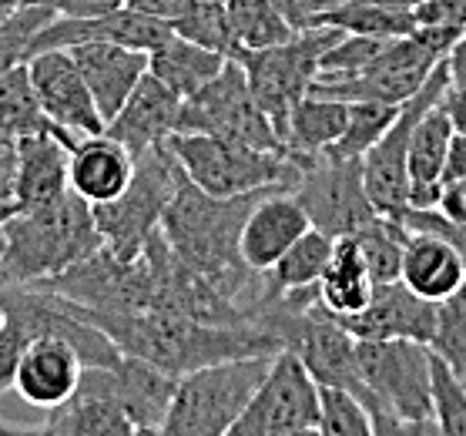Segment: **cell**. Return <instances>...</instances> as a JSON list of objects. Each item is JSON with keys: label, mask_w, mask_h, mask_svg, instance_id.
Returning <instances> with one entry per match:
<instances>
[{"label": "cell", "mask_w": 466, "mask_h": 436, "mask_svg": "<svg viewBox=\"0 0 466 436\" xmlns=\"http://www.w3.org/2000/svg\"><path fill=\"white\" fill-rule=\"evenodd\" d=\"M272 188L276 185L218 198V195L202 192L188 178H181L178 192L168 202L158 225V232L165 235L171 252L185 266L202 272L205 279H212L215 286L248 316V322H255V309L262 299V272H252L245 266L242 252H238V238H242V225L255 208V202Z\"/></svg>", "instance_id": "obj_1"}, {"label": "cell", "mask_w": 466, "mask_h": 436, "mask_svg": "<svg viewBox=\"0 0 466 436\" xmlns=\"http://www.w3.org/2000/svg\"><path fill=\"white\" fill-rule=\"evenodd\" d=\"M67 306L97 330L111 336L125 356H138L165 370L168 376H185L212 362L238 360V356H272L282 350L276 332L262 330L255 322L245 326H212L191 319L175 309H135V312H97L67 299Z\"/></svg>", "instance_id": "obj_2"}, {"label": "cell", "mask_w": 466, "mask_h": 436, "mask_svg": "<svg viewBox=\"0 0 466 436\" xmlns=\"http://www.w3.org/2000/svg\"><path fill=\"white\" fill-rule=\"evenodd\" d=\"M101 245L105 238L97 232L95 208L75 192L41 208L11 212L0 222L4 286H31L37 279L57 276Z\"/></svg>", "instance_id": "obj_3"}, {"label": "cell", "mask_w": 466, "mask_h": 436, "mask_svg": "<svg viewBox=\"0 0 466 436\" xmlns=\"http://www.w3.org/2000/svg\"><path fill=\"white\" fill-rule=\"evenodd\" d=\"M356 356L376 433H440L430 342L356 340Z\"/></svg>", "instance_id": "obj_4"}, {"label": "cell", "mask_w": 466, "mask_h": 436, "mask_svg": "<svg viewBox=\"0 0 466 436\" xmlns=\"http://www.w3.org/2000/svg\"><path fill=\"white\" fill-rule=\"evenodd\" d=\"M165 148L175 155L191 185L218 198L268 188V185L296 188L299 171H302V158L296 155L265 151L248 141L202 135V131H175L165 138Z\"/></svg>", "instance_id": "obj_5"}, {"label": "cell", "mask_w": 466, "mask_h": 436, "mask_svg": "<svg viewBox=\"0 0 466 436\" xmlns=\"http://www.w3.org/2000/svg\"><path fill=\"white\" fill-rule=\"evenodd\" d=\"M276 356V352H272ZM272 356H238L178 376L161 436H228L268 372Z\"/></svg>", "instance_id": "obj_6"}, {"label": "cell", "mask_w": 466, "mask_h": 436, "mask_svg": "<svg viewBox=\"0 0 466 436\" xmlns=\"http://www.w3.org/2000/svg\"><path fill=\"white\" fill-rule=\"evenodd\" d=\"M185 171L175 161L165 141L148 148L145 155L135 158V175L127 181V188L111 202L91 205L95 208L97 232L105 245L121 259L141 256V248L148 242L151 232H158L161 215L168 202L178 192Z\"/></svg>", "instance_id": "obj_7"}, {"label": "cell", "mask_w": 466, "mask_h": 436, "mask_svg": "<svg viewBox=\"0 0 466 436\" xmlns=\"http://www.w3.org/2000/svg\"><path fill=\"white\" fill-rule=\"evenodd\" d=\"M339 27H306L296 31L286 44L265 47V51H242L235 61L245 67L248 87H252L255 101L279 131V138L286 141V125L292 107L309 95L312 81L319 77V61L322 54L339 41Z\"/></svg>", "instance_id": "obj_8"}, {"label": "cell", "mask_w": 466, "mask_h": 436, "mask_svg": "<svg viewBox=\"0 0 466 436\" xmlns=\"http://www.w3.org/2000/svg\"><path fill=\"white\" fill-rule=\"evenodd\" d=\"M31 286L97 312H135L158 302V276L151 259L145 252L135 259H121L107 245L77 259L75 266H67L57 276L37 279Z\"/></svg>", "instance_id": "obj_9"}, {"label": "cell", "mask_w": 466, "mask_h": 436, "mask_svg": "<svg viewBox=\"0 0 466 436\" xmlns=\"http://www.w3.org/2000/svg\"><path fill=\"white\" fill-rule=\"evenodd\" d=\"M228 436H319V383L292 350H279Z\"/></svg>", "instance_id": "obj_10"}, {"label": "cell", "mask_w": 466, "mask_h": 436, "mask_svg": "<svg viewBox=\"0 0 466 436\" xmlns=\"http://www.w3.org/2000/svg\"><path fill=\"white\" fill-rule=\"evenodd\" d=\"M178 131H202V135H222V138L248 141L255 148L265 151H292L286 148V141L279 138V131L272 128V121L265 117V111L255 101L245 67L238 61H225V67L208 81V85L181 101L178 115Z\"/></svg>", "instance_id": "obj_11"}, {"label": "cell", "mask_w": 466, "mask_h": 436, "mask_svg": "<svg viewBox=\"0 0 466 436\" xmlns=\"http://www.w3.org/2000/svg\"><path fill=\"white\" fill-rule=\"evenodd\" d=\"M296 198L306 208L309 222L332 238L356 235L376 218V205L366 192L362 158H302L296 181Z\"/></svg>", "instance_id": "obj_12"}, {"label": "cell", "mask_w": 466, "mask_h": 436, "mask_svg": "<svg viewBox=\"0 0 466 436\" xmlns=\"http://www.w3.org/2000/svg\"><path fill=\"white\" fill-rule=\"evenodd\" d=\"M443 61V54L433 51L420 34H406L386 47V51L362 67L356 75H336V77H316L312 95L339 97V101H390L403 105L430 81L436 65Z\"/></svg>", "instance_id": "obj_13"}, {"label": "cell", "mask_w": 466, "mask_h": 436, "mask_svg": "<svg viewBox=\"0 0 466 436\" xmlns=\"http://www.w3.org/2000/svg\"><path fill=\"white\" fill-rule=\"evenodd\" d=\"M450 85L446 65L440 61L436 71L430 75L420 91L410 101H403L396 121L390 131L362 155V178H366V192L380 215H400L410 208V171H406V151H410V135H413L416 121L440 101L443 87Z\"/></svg>", "instance_id": "obj_14"}, {"label": "cell", "mask_w": 466, "mask_h": 436, "mask_svg": "<svg viewBox=\"0 0 466 436\" xmlns=\"http://www.w3.org/2000/svg\"><path fill=\"white\" fill-rule=\"evenodd\" d=\"M34 91L41 101V111L47 115L57 138L71 148L77 138L85 135H101L105 131V117L97 115V105L91 91H87L85 77L77 71L71 51L51 47V51H37L27 61Z\"/></svg>", "instance_id": "obj_15"}, {"label": "cell", "mask_w": 466, "mask_h": 436, "mask_svg": "<svg viewBox=\"0 0 466 436\" xmlns=\"http://www.w3.org/2000/svg\"><path fill=\"white\" fill-rule=\"evenodd\" d=\"M51 436H131L138 433L131 416L121 410L111 383V366H85L81 383L61 406L47 410V420L34 426Z\"/></svg>", "instance_id": "obj_16"}, {"label": "cell", "mask_w": 466, "mask_h": 436, "mask_svg": "<svg viewBox=\"0 0 466 436\" xmlns=\"http://www.w3.org/2000/svg\"><path fill=\"white\" fill-rule=\"evenodd\" d=\"M342 330H350L356 340H413L430 342L436 330V302L416 296L400 279L380 282L372 289L366 309L352 316H336Z\"/></svg>", "instance_id": "obj_17"}, {"label": "cell", "mask_w": 466, "mask_h": 436, "mask_svg": "<svg viewBox=\"0 0 466 436\" xmlns=\"http://www.w3.org/2000/svg\"><path fill=\"white\" fill-rule=\"evenodd\" d=\"M171 24L138 14L131 7H117L101 17H54L34 41V54L51 51V47H75L87 41H107L125 44V47H138V51H155L158 44L171 37ZM31 54V57H34Z\"/></svg>", "instance_id": "obj_18"}, {"label": "cell", "mask_w": 466, "mask_h": 436, "mask_svg": "<svg viewBox=\"0 0 466 436\" xmlns=\"http://www.w3.org/2000/svg\"><path fill=\"white\" fill-rule=\"evenodd\" d=\"M312 228L306 208L299 205L296 192L289 185H276L272 192H265L255 208L248 212L242 225V238H238V252H242L245 266L252 272H265L282 259L289 245L299 235Z\"/></svg>", "instance_id": "obj_19"}, {"label": "cell", "mask_w": 466, "mask_h": 436, "mask_svg": "<svg viewBox=\"0 0 466 436\" xmlns=\"http://www.w3.org/2000/svg\"><path fill=\"white\" fill-rule=\"evenodd\" d=\"M71 51L77 71L85 77L87 91L95 97L97 115L105 117V125L121 111L127 95L135 91L141 77L148 75V51L138 47H125V44H107V41H87L64 47Z\"/></svg>", "instance_id": "obj_20"}, {"label": "cell", "mask_w": 466, "mask_h": 436, "mask_svg": "<svg viewBox=\"0 0 466 436\" xmlns=\"http://www.w3.org/2000/svg\"><path fill=\"white\" fill-rule=\"evenodd\" d=\"M181 101L185 97L175 95L161 77H155L148 71L135 85V91L127 95L121 111L105 125V131L138 158V155H145L148 148L161 145L168 135L178 131Z\"/></svg>", "instance_id": "obj_21"}, {"label": "cell", "mask_w": 466, "mask_h": 436, "mask_svg": "<svg viewBox=\"0 0 466 436\" xmlns=\"http://www.w3.org/2000/svg\"><path fill=\"white\" fill-rule=\"evenodd\" d=\"M14 158L17 165H14L11 212L41 208V205H51L71 192V178H67L71 148L57 138V128L21 138L14 145Z\"/></svg>", "instance_id": "obj_22"}, {"label": "cell", "mask_w": 466, "mask_h": 436, "mask_svg": "<svg viewBox=\"0 0 466 436\" xmlns=\"http://www.w3.org/2000/svg\"><path fill=\"white\" fill-rule=\"evenodd\" d=\"M81 370H85V362L71 342L57 340V336H41L24 352L14 390L37 410H54L77 390Z\"/></svg>", "instance_id": "obj_23"}, {"label": "cell", "mask_w": 466, "mask_h": 436, "mask_svg": "<svg viewBox=\"0 0 466 436\" xmlns=\"http://www.w3.org/2000/svg\"><path fill=\"white\" fill-rule=\"evenodd\" d=\"M131 175H135V155L107 131L85 135L71 145L67 178H71V192L81 195L85 202L101 205L117 198L127 188Z\"/></svg>", "instance_id": "obj_24"}, {"label": "cell", "mask_w": 466, "mask_h": 436, "mask_svg": "<svg viewBox=\"0 0 466 436\" xmlns=\"http://www.w3.org/2000/svg\"><path fill=\"white\" fill-rule=\"evenodd\" d=\"M111 383H115L117 403L131 416L138 433H158L165 416H168L171 396H175V376L165 370L138 360V356H121L117 366H111Z\"/></svg>", "instance_id": "obj_25"}, {"label": "cell", "mask_w": 466, "mask_h": 436, "mask_svg": "<svg viewBox=\"0 0 466 436\" xmlns=\"http://www.w3.org/2000/svg\"><path fill=\"white\" fill-rule=\"evenodd\" d=\"M400 282L406 289H413L416 296L430 299V302H443L446 296H453L456 289L466 282L463 259L443 235L410 232L403 248Z\"/></svg>", "instance_id": "obj_26"}, {"label": "cell", "mask_w": 466, "mask_h": 436, "mask_svg": "<svg viewBox=\"0 0 466 436\" xmlns=\"http://www.w3.org/2000/svg\"><path fill=\"white\" fill-rule=\"evenodd\" d=\"M450 138H453V125H450V117L440 111V101H436V105L416 121L413 135H410V151H406L410 205H416V208L436 205V195H440V185H443Z\"/></svg>", "instance_id": "obj_27"}, {"label": "cell", "mask_w": 466, "mask_h": 436, "mask_svg": "<svg viewBox=\"0 0 466 436\" xmlns=\"http://www.w3.org/2000/svg\"><path fill=\"white\" fill-rule=\"evenodd\" d=\"M372 289H376V282H372L370 269L362 262L356 238L352 235L336 238L332 256H329L326 269L316 282L319 306L332 316H352V312L366 309V302L372 299Z\"/></svg>", "instance_id": "obj_28"}, {"label": "cell", "mask_w": 466, "mask_h": 436, "mask_svg": "<svg viewBox=\"0 0 466 436\" xmlns=\"http://www.w3.org/2000/svg\"><path fill=\"white\" fill-rule=\"evenodd\" d=\"M225 61H228L225 54L202 47V44L188 41L181 34H171L168 41L158 44L155 51H148V71L155 77H161L181 97L198 95L222 71Z\"/></svg>", "instance_id": "obj_29"}, {"label": "cell", "mask_w": 466, "mask_h": 436, "mask_svg": "<svg viewBox=\"0 0 466 436\" xmlns=\"http://www.w3.org/2000/svg\"><path fill=\"white\" fill-rule=\"evenodd\" d=\"M350 121V101L309 91L289 115L286 125V148L296 158H316L339 138Z\"/></svg>", "instance_id": "obj_30"}, {"label": "cell", "mask_w": 466, "mask_h": 436, "mask_svg": "<svg viewBox=\"0 0 466 436\" xmlns=\"http://www.w3.org/2000/svg\"><path fill=\"white\" fill-rule=\"evenodd\" d=\"M332 245H336V238L326 232H319V228H309L306 235H299L296 242L282 252V259H279L276 266L262 272V299H258V309H262L268 299L286 296L292 289L316 286L329 256H332ZM258 309H255V312H258Z\"/></svg>", "instance_id": "obj_31"}, {"label": "cell", "mask_w": 466, "mask_h": 436, "mask_svg": "<svg viewBox=\"0 0 466 436\" xmlns=\"http://www.w3.org/2000/svg\"><path fill=\"white\" fill-rule=\"evenodd\" d=\"M54 131L41 111L27 65H17L0 75V145H17L21 138Z\"/></svg>", "instance_id": "obj_32"}, {"label": "cell", "mask_w": 466, "mask_h": 436, "mask_svg": "<svg viewBox=\"0 0 466 436\" xmlns=\"http://www.w3.org/2000/svg\"><path fill=\"white\" fill-rule=\"evenodd\" d=\"M225 14H228V27L238 41V54L276 47L296 34V27L286 21L276 0H228Z\"/></svg>", "instance_id": "obj_33"}, {"label": "cell", "mask_w": 466, "mask_h": 436, "mask_svg": "<svg viewBox=\"0 0 466 436\" xmlns=\"http://www.w3.org/2000/svg\"><path fill=\"white\" fill-rule=\"evenodd\" d=\"M356 245L362 252V262L370 269L372 282H396L400 279V269H403V248L406 238H410V228H406L400 218L392 215H376L366 228L352 235Z\"/></svg>", "instance_id": "obj_34"}, {"label": "cell", "mask_w": 466, "mask_h": 436, "mask_svg": "<svg viewBox=\"0 0 466 436\" xmlns=\"http://www.w3.org/2000/svg\"><path fill=\"white\" fill-rule=\"evenodd\" d=\"M400 107L403 105H390V101H350L346 128L322 155H329V158H362L390 131Z\"/></svg>", "instance_id": "obj_35"}, {"label": "cell", "mask_w": 466, "mask_h": 436, "mask_svg": "<svg viewBox=\"0 0 466 436\" xmlns=\"http://www.w3.org/2000/svg\"><path fill=\"white\" fill-rule=\"evenodd\" d=\"M319 24L339 27L342 34H370V37H406L416 31L413 11H390V7H376V4H362V0H342L339 7L322 14Z\"/></svg>", "instance_id": "obj_36"}, {"label": "cell", "mask_w": 466, "mask_h": 436, "mask_svg": "<svg viewBox=\"0 0 466 436\" xmlns=\"http://www.w3.org/2000/svg\"><path fill=\"white\" fill-rule=\"evenodd\" d=\"M57 14L37 0H27L14 11L0 14V75L17 65H27L34 54L37 34L54 21Z\"/></svg>", "instance_id": "obj_37"}, {"label": "cell", "mask_w": 466, "mask_h": 436, "mask_svg": "<svg viewBox=\"0 0 466 436\" xmlns=\"http://www.w3.org/2000/svg\"><path fill=\"white\" fill-rule=\"evenodd\" d=\"M171 31L188 37V41L202 44V47H212V51L225 54V57H238V41H235L232 27H228V14H225V4H215V0H195L188 11L171 21Z\"/></svg>", "instance_id": "obj_38"}, {"label": "cell", "mask_w": 466, "mask_h": 436, "mask_svg": "<svg viewBox=\"0 0 466 436\" xmlns=\"http://www.w3.org/2000/svg\"><path fill=\"white\" fill-rule=\"evenodd\" d=\"M372 416L342 386H319V436H372Z\"/></svg>", "instance_id": "obj_39"}, {"label": "cell", "mask_w": 466, "mask_h": 436, "mask_svg": "<svg viewBox=\"0 0 466 436\" xmlns=\"http://www.w3.org/2000/svg\"><path fill=\"white\" fill-rule=\"evenodd\" d=\"M430 350L443 362H450L460 376L466 372V282L453 296L436 302V330Z\"/></svg>", "instance_id": "obj_40"}, {"label": "cell", "mask_w": 466, "mask_h": 436, "mask_svg": "<svg viewBox=\"0 0 466 436\" xmlns=\"http://www.w3.org/2000/svg\"><path fill=\"white\" fill-rule=\"evenodd\" d=\"M433 416L443 436H466L463 376L433 352Z\"/></svg>", "instance_id": "obj_41"}, {"label": "cell", "mask_w": 466, "mask_h": 436, "mask_svg": "<svg viewBox=\"0 0 466 436\" xmlns=\"http://www.w3.org/2000/svg\"><path fill=\"white\" fill-rule=\"evenodd\" d=\"M392 218H400V222L410 228V232H433V235H443L446 242L453 245L456 252H460V259H463V269H466V225L460 222H450L440 208H416V205H410V208H403L400 215H392Z\"/></svg>", "instance_id": "obj_42"}, {"label": "cell", "mask_w": 466, "mask_h": 436, "mask_svg": "<svg viewBox=\"0 0 466 436\" xmlns=\"http://www.w3.org/2000/svg\"><path fill=\"white\" fill-rule=\"evenodd\" d=\"M31 336L21 322L4 316V326H0V393L4 390H14V380H17V366H21L24 352L31 346Z\"/></svg>", "instance_id": "obj_43"}, {"label": "cell", "mask_w": 466, "mask_h": 436, "mask_svg": "<svg viewBox=\"0 0 466 436\" xmlns=\"http://www.w3.org/2000/svg\"><path fill=\"white\" fill-rule=\"evenodd\" d=\"M276 4L296 31H306V27H319L322 14H329L332 7H339L342 0H276Z\"/></svg>", "instance_id": "obj_44"}, {"label": "cell", "mask_w": 466, "mask_h": 436, "mask_svg": "<svg viewBox=\"0 0 466 436\" xmlns=\"http://www.w3.org/2000/svg\"><path fill=\"white\" fill-rule=\"evenodd\" d=\"M37 4L51 7L57 17H101L125 7V0H37Z\"/></svg>", "instance_id": "obj_45"}, {"label": "cell", "mask_w": 466, "mask_h": 436, "mask_svg": "<svg viewBox=\"0 0 466 436\" xmlns=\"http://www.w3.org/2000/svg\"><path fill=\"white\" fill-rule=\"evenodd\" d=\"M433 208H440L450 222L466 225V178L443 181V185H440V195H436Z\"/></svg>", "instance_id": "obj_46"}, {"label": "cell", "mask_w": 466, "mask_h": 436, "mask_svg": "<svg viewBox=\"0 0 466 436\" xmlns=\"http://www.w3.org/2000/svg\"><path fill=\"white\" fill-rule=\"evenodd\" d=\"M440 111L450 117L456 135H466V85H453L450 81L443 87V95H440Z\"/></svg>", "instance_id": "obj_47"}, {"label": "cell", "mask_w": 466, "mask_h": 436, "mask_svg": "<svg viewBox=\"0 0 466 436\" xmlns=\"http://www.w3.org/2000/svg\"><path fill=\"white\" fill-rule=\"evenodd\" d=\"M195 0H125V7L138 14H148V17H158V21H175L188 11Z\"/></svg>", "instance_id": "obj_48"}, {"label": "cell", "mask_w": 466, "mask_h": 436, "mask_svg": "<svg viewBox=\"0 0 466 436\" xmlns=\"http://www.w3.org/2000/svg\"><path fill=\"white\" fill-rule=\"evenodd\" d=\"M14 145H0V222L7 218L14 202Z\"/></svg>", "instance_id": "obj_49"}, {"label": "cell", "mask_w": 466, "mask_h": 436, "mask_svg": "<svg viewBox=\"0 0 466 436\" xmlns=\"http://www.w3.org/2000/svg\"><path fill=\"white\" fill-rule=\"evenodd\" d=\"M466 178V135H456L450 138V151H446V168H443V181H456Z\"/></svg>", "instance_id": "obj_50"}, {"label": "cell", "mask_w": 466, "mask_h": 436, "mask_svg": "<svg viewBox=\"0 0 466 436\" xmlns=\"http://www.w3.org/2000/svg\"><path fill=\"white\" fill-rule=\"evenodd\" d=\"M443 65L453 85H466V34L450 47V54L443 57Z\"/></svg>", "instance_id": "obj_51"}, {"label": "cell", "mask_w": 466, "mask_h": 436, "mask_svg": "<svg viewBox=\"0 0 466 436\" xmlns=\"http://www.w3.org/2000/svg\"><path fill=\"white\" fill-rule=\"evenodd\" d=\"M362 4H376V7H390V11H416L423 0H362Z\"/></svg>", "instance_id": "obj_52"}, {"label": "cell", "mask_w": 466, "mask_h": 436, "mask_svg": "<svg viewBox=\"0 0 466 436\" xmlns=\"http://www.w3.org/2000/svg\"><path fill=\"white\" fill-rule=\"evenodd\" d=\"M27 0H0V11H14V7H21Z\"/></svg>", "instance_id": "obj_53"}, {"label": "cell", "mask_w": 466, "mask_h": 436, "mask_svg": "<svg viewBox=\"0 0 466 436\" xmlns=\"http://www.w3.org/2000/svg\"><path fill=\"white\" fill-rule=\"evenodd\" d=\"M11 430H17V426H7V423H0V433H11Z\"/></svg>", "instance_id": "obj_54"}, {"label": "cell", "mask_w": 466, "mask_h": 436, "mask_svg": "<svg viewBox=\"0 0 466 436\" xmlns=\"http://www.w3.org/2000/svg\"><path fill=\"white\" fill-rule=\"evenodd\" d=\"M0 326H4V309H0Z\"/></svg>", "instance_id": "obj_55"}, {"label": "cell", "mask_w": 466, "mask_h": 436, "mask_svg": "<svg viewBox=\"0 0 466 436\" xmlns=\"http://www.w3.org/2000/svg\"><path fill=\"white\" fill-rule=\"evenodd\" d=\"M215 4H228V0H215Z\"/></svg>", "instance_id": "obj_56"}, {"label": "cell", "mask_w": 466, "mask_h": 436, "mask_svg": "<svg viewBox=\"0 0 466 436\" xmlns=\"http://www.w3.org/2000/svg\"><path fill=\"white\" fill-rule=\"evenodd\" d=\"M0 286H4V272H0Z\"/></svg>", "instance_id": "obj_57"}, {"label": "cell", "mask_w": 466, "mask_h": 436, "mask_svg": "<svg viewBox=\"0 0 466 436\" xmlns=\"http://www.w3.org/2000/svg\"><path fill=\"white\" fill-rule=\"evenodd\" d=\"M463 383H466V372H463Z\"/></svg>", "instance_id": "obj_58"}, {"label": "cell", "mask_w": 466, "mask_h": 436, "mask_svg": "<svg viewBox=\"0 0 466 436\" xmlns=\"http://www.w3.org/2000/svg\"><path fill=\"white\" fill-rule=\"evenodd\" d=\"M0 14H4V11H0Z\"/></svg>", "instance_id": "obj_59"}]
</instances>
